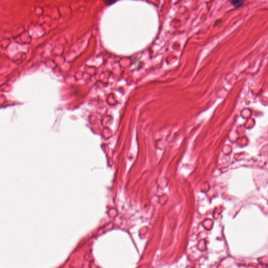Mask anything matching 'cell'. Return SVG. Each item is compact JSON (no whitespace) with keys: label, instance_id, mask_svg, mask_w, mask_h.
Returning <instances> with one entry per match:
<instances>
[{"label":"cell","instance_id":"cell-1","mask_svg":"<svg viewBox=\"0 0 268 268\" xmlns=\"http://www.w3.org/2000/svg\"><path fill=\"white\" fill-rule=\"evenodd\" d=\"M231 3H232V4L233 5L236 6V7H240L242 5V4L244 3V2L242 1H233L231 2Z\"/></svg>","mask_w":268,"mask_h":268},{"label":"cell","instance_id":"cell-2","mask_svg":"<svg viewBox=\"0 0 268 268\" xmlns=\"http://www.w3.org/2000/svg\"><path fill=\"white\" fill-rule=\"evenodd\" d=\"M114 1H105V3L106 5H111L112 3H114Z\"/></svg>","mask_w":268,"mask_h":268}]
</instances>
